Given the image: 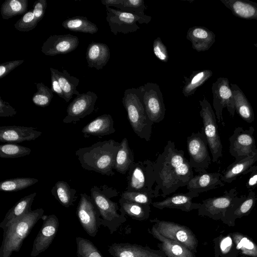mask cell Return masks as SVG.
<instances>
[{
	"instance_id": "obj_1",
	"label": "cell",
	"mask_w": 257,
	"mask_h": 257,
	"mask_svg": "<svg viewBox=\"0 0 257 257\" xmlns=\"http://www.w3.org/2000/svg\"><path fill=\"white\" fill-rule=\"evenodd\" d=\"M154 162L155 198H165L179 188L187 186L194 175L184 152L177 149L171 141L167 142Z\"/></svg>"
},
{
	"instance_id": "obj_2",
	"label": "cell",
	"mask_w": 257,
	"mask_h": 257,
	"mask_svg": "<svg viewBox=\"0 0 257 257\" xmlns=\"http://www.w3.org/2000/svg\"><path fill=\"white\" fill-rule=\"evenodd\" d=\"M119 145L120 143L112 139L98 142L91 146L79 149L75 154L83 169L112 176Z\"/></svg>"
},
{
	"instance_id": "obj_3",
	"label": "cell",
	"mask_w": 257,
	"mask_h": 257,
	"mask_svg": "<svg viewBox=\"0 0 257 257\" xmlns=\"http://www.w3.org/2000/svg\"><path fill=\"white\" fill-rule=\"evenodd\" d=\"M143 87L126 89L122 98L130 123L134 133L141 139L149 142L153 122L146 111L143 98Z\"/></svg>"
},
{
	"instance_id": "obj_4",
	"label": "cell",
	"mask_w": 257,
	"mask_h": 257,
	"mask_svg": "<svg viewBox=\"0 0 257 257\" xmlns=\"http://www.w3.org/2000/svg\"><path fill=\"white\" fill-rule=\"evenodd\" d=\"M44 212L42 208L32 210L3 229L0 257H11L13 252L20 250L24 239Z\"/></svg>"
},
{
	"instance_id": "obj_5",
	"label": "cell",
	"mask_w": 257,
	"mask_h": 257,
	"mask_svg": "<svg viewBox=\"0 0 257 257\" xmlns=\"http://www.w3.org/2000/svg\"><path fill=\"white\" fill-rule=\"evenodd\" d=\"M118 195L116 189L104 185L94 186L90 189V196L100 214L101 225L106 227L110 234L116 231L126 221L125 216L119 214L118 203L110 198Z\"/></svg>"
},
{
	"instance_id": "obj_6",
	"label": "cell",
	"mask_w": 257,
	"mask_h": 257,
	"mask_svg": "<svg viewBox=\"0 0 257 257\" xmlns=\"http://www.w3.org/2000/svg\"><path fill=\"white\" fill-rule=\"evenodd\" d=\"M199 103L201 106L199 114L203 122L202 128L212 155V161L217 163L222 157V145L218 133L215 113L205 97L202 100H199Z\"/></svg>"
},
{
	"instance_id": "obj_7",
	"label": "cell",
	"mask_w": 257,
	"mask_h": 257,
	"mask_svg": "<svg viewBox=\"0 0 257 257\" xmlns=\"http://www.w3.org/2000/svg\"><path fill=\"white\" fill-rule=\"evenodd\" d=\"M246 196L243 195L238 197L236 188L226 190L222 196L203 200L198 209V214L215 218L227 211H234Z\"/></svg>"
},
{
	"instance_id": "obj_8",
	"label": "cell",
	"mask_w": 257,
	"mask_h": 257,
	"mask_svg": "<svg viewBox=\"0 0 257 257\" xmlns=\"http://www.w3.org/2000/svg\"><path fill=\"white\" fill-rule=\"evenodd\" d=\"M154 164L150 160L134 162L127 172L125 190L138 192L152 190L155 184Z\"/></svg>"
},
{
	"instance_id": "obj_9",
	"label": "cell",
	"mask_w": 257,
	"mask_h": 257,
	"mask_svg": "<svg viewBox=\"0 0 257 257\" xmlns=\"http://www.w3.org/2000/svg\"><path fill=\"white\" fill-rule=\"evenodd\" d=\"M150 222L163 236L181 243L195 253L197 252L198 241L189 227L157 218L150 220Z\"/></svg>"
},
{
	"instance_id": "obj_10",
	"label": "cell",
	"mask_w": 257,
	"mask_h": 257,
	"mask_svg": "<svg viewBox=\"0 0 257 257\" xmlns=\"http://www.w3.org/2000/svg\"><path fill=\"white\" fill-rule=\"evenodd\" d=\"M187 146L189 155V164L198 173L206 172L211 163L208 143L202 128L197 133H192L187 138Z\"/></svg>"
},
{
	"instance_id": "obj_11",
	"label": "cell",
	"mask_w": 257,
	"mask_h": 257,
	"mask_svg": "<svg viewBox=\"0 0 257 257\" xmlns=\"http://www.w3.org/2000/svg\"><path fill=\"white\" fill-rule=\"evenodd\" d=\"M106 21L111 32L115 35L118 33L128 34L136 32L140 29V24H148L152 17L146 15L142 17L134 14L106 7Z\"/></svg>"
},
{
	"instance_id": "obj_12",
	"label": "cell",
	"mask_w": 257,
	"mask_h": 257,
	"mask_svg": "<svg viewBox=\"0 0 257 257\" xmlns=\"http://www.w3.org/2000/svg\"><path fill=\"white\" fill-rule=\"evenodd\" d=\"M213 106L218 122L225 126L222 116V110L225 107L233 117L234 115L235 103L233 95L228 78L219 77L212 83Z\"/></svg>"
},
{
	"instance_id": "obj_13",
	"label": "cell",
	"mask_w": 257,
	"mask_h": 257,
	"mask_svg": "<svg viewBox=\"0 0 257 257\" xmlns=\"http://www.w3.org/2000/svg\"><path fill=\"white\" fill-rule=\"evenodd\" d=\"M76 213L83 229L89 236L95 237L101 225V218L90 196L80 194Z\"/></svg>"
},
{
	"instance_id": "obj_14",
	"label": "cell",
	"mask_w": 257,
	"mask_h": 257,
	"mask_svg": "<svg viewBox=\"0 0 257 257\" xmlns=\"http://www.w3.org/2000/svg\"><path fill=\"white\" fill-rule=\"evenodd\" d=\"M254 132V128L252 126L247 130H244L241 126L234 129L228 140L229 153L235 158V161L250 156L256 151Z\"/></svg>"
},
{
	"instance_id": "obj_15",
	"label": "cell",
	"mask_w": 257,
	"mask_h": 257,
	"mask_svg": "<svg viewBox=\"0 0 257 257\" xmlns=\"http://www.w3.org/2000/svg\"><path fill=\"white\" fill-rule=\"evenodd\" d=\"M143 98L146 111L153 123L164 118L166 108L162 92L157 83L147 82L143 87Z\"/></svg>"
},
{
	"instance_id": "obj_16",
	"label": "cell",
	"mask_w": 257,
	"mask_h": 257,
	"mask_svg": "<svg viewBox=\"0 0 257 257\" xmlns=\"http://www.w3.org/2000/svg\"><path fill=\"white\" fill-rule=\"evenodd\" d=\"M97 99L96 93L92 91L80 93L69 104L67 115L63 122L65 123H76L81 119L91 113Z\"/></svg>"
},
{
	"instance_id": "obj_17",
	"label": "cell",
	"mask_w": 257,
	"mask_h": 257,
	"mask_svg": "<svg viewBox=\"0 0 257 257\" xmlns=\"http://www.w3.org/2000/svg\"><path fill=\"white\" fill-rule=\"evenodd\" d=\"M41 219L43 224L34 239L31 252L32 257H36L46 250L52 243L58 231L59 223L56 215H43Z\"/></svg>"
},
{
	"instance_id": "obj_18",
	"label": "cell",
	"mask_w": 257,
	"mask_h": 257,
	"mask_svg": "<svg viewBox=\"0 0 257 257\" xmlns=\"http://www.w3.org/2000/svg\"><path fill=\"white\" fill-rule=\"evenodd\" d=\"M79 43L78 37L71 34L51 35L43 44L41 51L49 56L66 54L75 50Z\"/></svg>"
},
{
	"instance_id": "obj_19",
	"label": "cell",
	"mask_w": 257,
	"mask_h": 257,
	"mask_svg": "<svg viewBox=\"0 0 257 257\" xmlns=\"http://www.w3.org/2000/svg\"><path fill=\"white\" fill-rule=\"evenodd\" d=\"M108 251L113 257H167L160 249L129 243H114Z\"/></svg>"
},
{
	"instance_id": "obj_20",
	"label": "cell",
	"mask_w": 257,
	"mask_h": 257,
	"mask_svg": "<svg viewBox=\"0 0 257 257\" xmlns=\"http://www.w3.org/2000/svg\"><path fill=\"white\" fill-rule=\"evenodd\" d=\"M199 193L188 191L185 193H177L160 201L153 202V207L159 209H178L185 212H190L194 209H198L201 203L192 202L193 199L198 197Z\"/></svg>"
},
{
	"instance_id": "obj_21",
	"label": "cell",
	"mask_w": 257,
	"mask_h": 257,
	"mask_svg": "<svg viewBox=\"0 0 257 257\" xmlns=\"http://www.w3.org/2000/svg\"><path fill=\"white\" fill-rule=\"evenodd\" d=\"M42 132L32 126L8 125L0 127V141L6 143H19L35 140Z\"/></svg>"
},
{
	"instance_id": "obj_22",
	"label": "cell",
	"mask_w": 257,
	"mask_h": 257,
	"mask_svg": "<svg viewBox=\"0 0 257 257\" xmlns=\"http://www.w3.org/2000/svg\"><path fill=\"white\" fill-rule=\"evenodd\" d=\"M257 161V150L250 156L237 161H234L224 169L220 178L224 183H231L241 175H246L257 168L253 165Z\"/></svg>"
},
{
	"instance_id": "obj_23",
	"label": "cell",
	"mask_w": 257,
	"mask_h": 257,
	"mask_svg": "<svg viewBox=\"0 0 257 257\" xmlns=\"http://www.w3.org/2000/svg\"><path fill=\"white\" fill-rule=\"evenodd\" d=\"M221 174L218 172H203L194 175L187 184L189 191L197 193L206 192L220 187H223L224 183L220 178Z\"/></svg>"
},
{
	"instance_id": "obj_24",
	"label": "cell",
	"mask_w": 257,
	"mask_h": 257,
	"mask_svg": "<svg viewBox=\"0 0 257 257\" xmlns=\"http://www.w3.org/2000/svg\"><path fill=\"white\" fill-rule=\"evenodd\" d=\"M148 230L154 238L161 242L157 246L167 257H196L195 253L185 246L162 235L154 226L151 230Z\"/></svg>"
},
{
	"instance_id": "obj_25",
	"label": "cell",
	"mask_w": 257,
	"mask_h": 257,
	"mask_svg": "<svg viewBox=\"0 0 257 257\" xmlns=\"http://www.w3.org/2000/svg\"><path fill=\"white\" fill-rule=\"evenodd\" d=\"M186 38L191 42L192 48L200 52L210 48L215 41V35L205 27L194 26L188 30Z\"/></svg>"
},
{
	"instance_id": "obj_26",
	"label": "cell",
	"mask_w": 257,
	"mask_h": 257,
	"mask_svg": "<svg viewBox=\"0 0 257 257\" xmlns=\"http://www.w3.org/2000/svg\"><path fill=\"white\" fill-rule=\"evenodd\" d=\"M110 57L108 46L102 43L92 42L87 47L85 58L89 68L102 69L106 65Z\"/></svg>"
},
{
	"instance_id": "obj_27",
	"label": "cell",
	"mask_w": 257,
	"mask_h": 257,
	"mask_svg": "<svg viewBox=\"0 0 257 257\" xmlns=\"http://www.w3.org/2000/svg\"><path fill=\"white\" fill-rule=\"evenodd\" d=\"M110 114H103L95 118L84 126L81 132L85 138L90 136H104L114 133L115 129Z\"/></svg>"
},
{
	"instance_id": "obj_28",
	"label": "cell",
	"mask_w": 257,
	"mask_h": 257,
	"mask_svg": "<svg viewBox=\"0 0 257 257\" xmlns=\"http://www.w3.org/2000/svg\"><path fill=\"white\" fill-rule=\"evenodd\" d=\"M34 192L20 199L7 213L0 223V227L5 229L25 214L31 211V206L36 196Z\"/></svg>"
},
{
	"instance_id": "obj_29",
	"label": "cell",
	"mask_w": 257,
	"mask_h": 257,
	"mask_svg": "<svg viewBox=\"0 0 257 257\" xmlns=\"http://www.w3.org/2000/svg\"><path fill=\"white\" fill-rule=\"evenodd\" d=\"M233 15L240 19L257 20V3L248 0H220Z\"/></svg>"
},
{
	"instance_id": "obj_30",
	"label": "cell",
	"mask_w": 257,
	"mask_h": 257,
	"mask_svg": "<svg viewBox=\"0 0 257 257\" xmlns=\"http://www.w3.org/2000/svg\"><path fill=\"white\" fill-rule=\"evenodd\" d=\"M234 99L235 112L244 121L251 123L254 120V114L251 105L246 96L237 84H230Z\"/></svg>"
},
{
	"instance_id": "obj_31",
	"label": "cell",
	"mask_w": 257,
	"mask_h": 257,
	"mask_svg": "<svg viewBox=\"0 0 257 257\" xmlns=\"http://www.w3.org/2000/svg\"><path fill=\"white\" fill-rule=\"evenodd\" d=\"M119 211L121 214L127 215L138 221H144L149 218L151 213V206L132 202L121 198L118 200Z\"/></svg>"
},
{
	"instance_id": "obj_32",
	"label": "cell",
	"mask_w": 257,
	"mask_h": 257,
	"mask_svg": "<svg viewBox=\"0 0 257 257\" xmlns=\"http://www.w3.org/2000/svg\"><path fill=\"white\" fill-rule=\"evenodd\" d=\"M50 70L51 73L53 74L58 80L65 94L66 98L65 101L66 102H69L74 94L77 95L80 94L76 89L80 81L78 78L70 75L64 69H63L62 72H61L58 69L51 67Z\"/></svg>"
},
{
	"instance_id": "obj_33",
	"label": "cell",
	"mask_w": 257,
	"mask_h": 257,
	"mask_svg": "<svg viewBox=\"0 0 257 257\" xmlns=\"http://www.w3.org/2000/svg\"><path fill=\"white\" fill-rule=\"evenodd\" d=\"M134 161V153L129 147L127 138H125L120 143L115 158L114 169L117 172L124 175L128 172Z\"/></svg>"
},
{
	"instance_id": "obj_34",
	"label": "cell",
	"mask_w": 257,
	"mask_h": 257,
	"mask_svg": "<svg viewBox=\"0 0 257 257\" xmlns=\"http://www.w3.org/2000/svg\"><path fill=\"white\" fill-rule=\"evenodd\" d=\"M213 75L209 69L194 71L189 78L184 76L185 84L182 88L184 96L189 97L195 93L197 88L203 85Z\"/></svg>"
},
{
	"instance_id": "obj_35",
	"label": "cell",
	"mask_w": 257,
	"mask_h": 257,
	"mask_svg": "<svg viewBox=\"0 0 257 257\" xmlns=\"http://www.w3.org/2000/svg\"><path fill=\"white\" fill-rule=\"evenodd\" d=\"M77 191L71 188L65 181H57L51 189L55 198L64 207L68 208L73 205L77 198Z\"/></svg>"
},
{
	"instance_id": "obj_36",
	"label": "cell",
	"mask_w": 257,
	"mask_h": 257,
	"mask_svg": "<svg viewBox=\"0 0 257 257\" xmlns=\"http://www.w3.org/2000/svg\"><path fill=\"white\" fill-rule=\"evenodd\" d=\"M66 29L73 32L93 34L97 32V26L84 16H74L64 20L62 24Z\"/></svg>"
},
{
	"instance_id": "obj_37",
	"label": "cell",
	"mask_w": 257,
	"mask_h": 257,
	"mask_svg": "<svg viewBox=\"0 0 257 257\" xmlns=\"http://www.w3.org/2000/svg\"><path fill=\"white\" fill-rule=\"evenodd\" d=\"M28 0H6L2 5L1 14L4 20H8L27 12Z\"/></svg>"
},
{
	"instance_id": "obj_38",
	"label": "cell",
	"mask_w": 257,
	"mask_h": 257,
	"mask_svg": "<svg viewBox=\"0 0 257 257\" xmlns=\"http://www.w3.org/2000/svg\"><path fill=\"white\" fill-rule=\"evenodd\" d=\"M38 182L37 179L30 177L9 179L0 182V190L4 192H16L32 186Z\"/></svg>"
},
{
	"instance_id": "obj_39",
	"label": "cell",
	"mask_w": 257,
	"mask_h": 257,
	"mask_svg": "<svg viewBox=\"0 0 257 257\" xmlns=\"http://www.w3.org/2000/svg\"><path fill=\"white\" fill-rule=\"evenodd\" d=\"M29 148L15 143H6L0 145V157L4 159L18 158L29 155Z\"/></svg>"
},
{
	"instance_id": "obj_40",
	"label": "cell",
	"mask_w": 257,
	"mask_h": 257,
	"mask_svg": "<svg viewBox=\"0 0 257 257\" xmlns=\"http://www.w3.org/2000/svg\"><path fill=\"white\" fill-rule=\"evenodd\" d=\"M232 237L236 248L242 253L257 257V245L253 241L238 232L232 233Z\"/></svg>"
},
{
	"instance_id": "obj_41",
	"label": "cell",
	"mask_w": 257,
	"mask_h": 257,
	"mask_svg": "<svg viewBox=\"0 0 257 257\" xmlns=\"http://www.w3.org/2000/svg\"><path fill=\"white\" fill-rule=\"evenodd\" d=\"M37 91L32 98L33 103L37 106L45 107L48 106L53 97V92L43 82L35 83Z\"/></svg>"
},
{
	"instance_id": "obj_42",
	"label": "cell",
	"mask_w": 257,
	"mask_h": 257,
	"mask_svg": "<svg viewBox=\"0 0 257 257\" xmlns=\"http://www.w3.org/2000/svg\"><path fill=\"white\" fill-rule=\"evenodd\" d=\"M77 257H103L89 240L81 237L76 238Z\"/></svg>"
},
{
	"instance_id": "obj_43",
	"label": "cell",
	"mask_w": 257,
	"mask_h": 257,
	"mask_svg": "<svg viewBox=\"0 0 257 257\" xmlns=\"http://www.w3.org/2000/svg\"><path fill=\"white\" fill-rule=\"evenodd\" d=\"M120 197L136 203L149 205L152 204L153 199L155 198L154 189L147 192L125 190L121 194Z\"/></svg>"
},
{
	"instance_id": "obj_44",
	"label": "cell",
	"mask_w": 257,
	"mask_h": 257,
	"mask_svg": "<svg viewBox=\"0 0 257 257\" xmlns=\"http://www.w3.org/2000/svg\"><path fill=\"white\" fill-rule=\"evenodd\" d=\"M147 9L144 0H122L118 10L144 17L147 15L144 13Z\"/></svg>"
},
{
	"instance_id": "obj_45",
	"label": "cell",
	"mask_w": 257,
	"mask_h": 257,
	"mask_svg": "<svg viewBox=\"0 0 257 257\" xmlns=\"http://www.w3.org/2000/svg\"><path fill=\"white\" fill-rule=\"evenodd\" d=\"M38 23L33 10H31L26 12L16 22L15 28L20 32H28L35 28Z\"/></svg>"
},
{
	"instance_id": "obj_46",
	"label": "cell",
	"mask_w": 257,
	"mask_h": 257,
	"mask_svg": "<svg viewBox=\"0 0 257 257\" xmlns=\"http://www.w3.org/2000/svg\"><path fill=\"white\" fill-rule=\"evenodd\" d=\"M256 200L255 192L253 191H248V195L233 211V214L237 217L247 214L254 207Z\"/></svg>"
},
{
	"instance_id": "obj_47",
	"label": "cell",
	"mask_w": 257,
	"mask_h": 257,
	"mask_svg": "<svg viewBox=\"0 0 257 257\" xmlns=\"http://www.w3.org/2000/svg\"><path fill=\"white\" fill-rule=\"evenodd\" d=\"M153 47L154 54L157 59L163 62H167L169 60L168 52L160 37L154 40Z\"/></svg>"
},
{
	"instance_id": "obj_48",
	"label": "cell",
	"mask_w": 257,
	"mask_h": 257,
	"mask_svg": "<svg viewBox=\"0 0 257 257\" xmlns=\"http://www.w3.org/2000/svg\"><path fill=\"white\" fill-rule=\"evenodd\" d=\"M24 60H12L8 61L0 65V79L6 76L12 70L21 65Z\"/></svg>"
},
{
	"instance_id": "obj_49",
	"label": "cell",
	"mask_w": 257,
	"mask_h": 257,
	"mask_svg": "<svg viewBox=\"0 0 257 257\" xmlns=\"http://www.w3.org/2000/svg\"><path fill=\"white\" fill-rule=\"evenodd\" d=\"M47 6V3L46 0H38L34 2L33 12L38 22L44 17Z\"/></svg>"
},
{
	"instance_id": "obj_50",
	"label": "cell",
	"mask_w": 257,
	"mask_h": 257,
	"mask_svg": "<svg viewBox=\"0 0 257 257\" xmlns=\"http://www.w3.org/2000/svg\"><path fill=\"white\" fill-rule=\"evenodd\" d=\"M17 110L8 102L0 97V116L12 117L16 115Z\"/></svg>"
},
{
	"instance_id": "obj_51",
	"label": "cell",
	"mask_w": 257,
	"mask_h": 257,
	"mask_svg": "<svg viewBox=\"0 0 257 257\" xmlns=\"http://www.w3.org/2000/svg\"><path fill=\"white\" fill-rule=\"evenodd\" d=\"M51 89L53 92L56 93L60 97L65 100V94L60 85V84L54 75L51 73Z\"/></svg>"
},
{
	"instance_id": "obj_52",
	"label": "cell",
	"mask_w": 257,
	"mask_h": 257,
	"mask_svg": "<svg viewBox=\"0 0 257 257\" xmlns=\"http://www.w3.org/2000/svg\"><path fill=\"white\" fill-rule=\"evenodd\" d=\"M232 246V240L228 235L222 238L219 242V247L222 253H228Z\"/></svg>"
},
{
	"instance_id": "obj_53",
	"label": "cell",
	"mask_w": 257,
	"mask_h": 257,
	"mask_svg": "<svg viewBox=\"0 0 257 257\" xmlns=\"http://www.w3.org/2000/svg\"><path fill=\"white\" fill-rule=\"evenodd\" d=\"M245 186L248 191H253L257 187V168L250 172V175L246 182Z\"/></svg>"
},
{
	"instance_id": "obj_54",
	"label": "cell",
	"mask_w": 257,
	"mask_h": 257,
	"mask_svg": "<svg viewBox=\"0 0 257 257\" xmlns=\"http://www.w3.org/2000/svg\"><path fill=\"white\" fill-rule=\"evenodd\" d=\"M122 0H101V2L106 7H113L118 9Z\"/></svg>"
},
{
	"instance_id": "obj_55",
	"label": "cell",
	"mask_w": 257,
	"mask_h": 257,
	"mask_svg": "<svg viewBox=\"0 0 257 257\" xmlns=\"http://www.w3.org/2000/svg\"><path fill=\"white\" fill-rule=\"evenodd\" d=\"M254 46L257 48V43L254 44Z\"/></svg>"
}]
</instances>
